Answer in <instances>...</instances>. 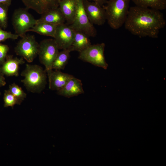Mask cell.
<instances>
[{"mask_svg":"<svg viewBox=\"0 0 166 166\" xmlns=\"http://www.w3.org/2000/svg\"><path fill=\"white\" fill-rule=\"evenodd\" d=\"M3 100L4 106L5 107H11L13 108L15 105H20L21 104L16 97L9 90L5 91Z\"/></svg>","mask_w":166,"mask_h":166,"instance_id":"22","label":"cell"},{"mask_svg":"<svg viewBox=\"0 0 166 166\" xmlns=\"http://www.w3.org/2000/svg\"><path fill=\"white\" fill-rule=\"evenodd\" d=\"M19 37L18 35L5 31L0 27V43L8 39H17Z\"/></svg>","mask_w":166,"mask_h":166,"instance_id":"24","label":"cell"},{"mask_svg":"<svg viewBox=\"0 0 166 166\" xmlns=\"http://www.w3.org/2000/svg\"><path fill=\"white\" fill-rule=\"evenodd\" d=\"M76 2L75 17L70 26L74 30L82 32L89 37L96 36L97 34L96 30L88 18L83 0H76Z\"/></svg>","mask_w":166,"mask_h":166,"instance_id":"7","label":"cell"},{"mask_svg":"<svg viewBox=\"0 0 166 166\" xmlns=\"http://www.w3.org/2000/svg\"><path fill=\"white\" fill-rule=\"evenodd\" d=\"M135 6L160 10L166 8V0H131Z\"/></svg>","mask_w":166,"mask_h":166,"instance_id":"20","label":"cell"},{"mask_svg":"<svg viewBox=\"0 0 166 166\" xmlns=\"http://www.w3.org/2000/svg\"><path fill=\"white\" fill-rule=\"evenodd\" d=\"M59 7L65 18L66 23L71 24L76 14V0H61L59 2Z\"/></svg>","mask_w":166,"mask_h":166,"instance_id":"16","label":"cell"},{"mask_svg":"<svg viewBox=\"0 0 166 166\" xmlns=\"http://www.w3.org/2000/svg\"><path fill=\"white\" fill-rule=\"evenodd\" d=\"M12 0H0V5L6 6L9 7L11 4Z\"/></svg>","mask_w":166,"mask_h":166,"instance_id":"28","label":"cell"},{"mask_svg":"<svg viewBox=\"0 0 166 166\" xmlns=\"http://www.w3.org/2000/svg\"><path fill=\"white\" fill-rule=\"evenodd\" d=\"M84 93L81 80L74 76L69 80L63 88L57 92L58 95L68 98Z\"/></svg>","mask_w":166,"mask_h":166,"instance_id":"14","label":"cell"},{"mask_svg":"<svg viewBox=\"0 0 166 166\" xmlns=\"http://www.w3.org/2000/svg\"><path fill=\"white\" fill-rule=\"evenodd\" d=\"M9 50V48L7 45L0 43V65L5 61Z\"/></svg>","mask_w":166,"mask_h":166,"instance_id":"25","label":"cell"},{"mask_svg":"<svg viewBox=\"0 0 166 166\" xmlns=\"http://www.w3.org/2000/svg\"><path fill=\"white\" fill-rule=\"evenodd\" d=\"M49 88L57 91L63 88L69 80L73 77L71 75L63 73L60 70H53L48 75Z\"/></svg>","mask_w":166,"mask_h":166,"instance_id":"13","label":"cell"},{"mask_svg":"<svg viewBox=\"0 0 166 166\" xmlns=\"http://www.w3.org/2000/svg\"><path fill=\"white\" fill-rule=\"evenodd\" d=\"M21 38L14 48V51L27 62H32L38 55L39 44L34 35L26 34Z\"/></svg>","mask_w":166,"mask_h":166,"instance_id":"6","label":"cell"},{"mask_svg":"<svg viewBox=\"0 0 166 166\" xmlns=\"http://www.w3.org/2000/svg\"><path fill=\"white\" fill-rule=\"evenodd\" d=\"M65 18L59 7L44 13L39 19H37V23L45 22L56 25L65 23Z\"/></svg>","mask_w":166,"mask_h":166,"instance_id":"15","label":"cell"},{"mask_svg":"<svg viewBox=\"0 0 166 166\" xmlns=\"http://www.w3.org/2000/svg\"><path fill=\"white\" fill-rule=\"evenodd\" d=\"M131 0H109L105 6L106 21L112 29L121 27L125 21L129 9Z\"/></svg>","mask_w":166,"mask_h":166,"instance_id":"3","label":"cell"},{"mask_svg":"<svg viewBox=\"0 0 166 166\" xmlns=\"http://www.w3.org/2000/svg\"><path fill=\"white\" fill-rule=\"evenodd\" d=\"M27 8H19L14 11L12 24L15 34L22 38L37 23V19L28 11Z\"/></svg>","mask_w":166,"mask_h":166,"instance_id":"4","label":"cell"},{"mask_svg":"<svg viewBox=\"0 0 166 166\" xmlns=\"http://www.w3.org/2000/svg\"><path fill=\"white\" fill-rule=\"evenodd\" d=\"M61 0H22L28 9H32L39 14L59 7Z\"/></svg>","mask_w":166,"mask_h":166,"instance_id":"11","label":"cell"},{"mask_svg":"<svg viewBox=\"0 0 166 166\" xmlns=\"http://www.w3.org/2000/svg\"><path fill=\"white\" fill-rule=\"evenodd\" d=\"M124 24L125 29L134 35L156 38L166 21L160 10L135 6L130 7Z\"/></svg>","mask_w":166,"mask_h":166,"instance_id":"1","label":"cell"},{"mask_svg":"<svg viewBox=\"0 0 166 166\" xmlns=\"http://www.w3.org/2000/svg\"><path fill=\"white\" fill-rule=\"evenodd\" d=\"M6 83L4 75L0 71V87L4 86Z\"/></svg>","mask_w":166,"mask_h":166,"instance_id":"26","label":"cell"},{"mask_svg":"<svg viewBox=\"0 0 166 166\" xmlns=\"http://www.w3.org/2000/svg\"><path fill=\"white\" fill-rule=\"evenodd\" d=\"M73 42L69 49L71 51H77L79 53L85 49L91 44L88 36L83 32L74 30Z\"/></svg>","mask_w":166,"mask_h":166,"instance_id":"17","label":"cell"},{"mask_svg":"<svg viewBox=\"0 0 166 166\" xmlns=\"http://www.w3.org/2000/svg\"><path fill=\"white\" fill-rule=\"evenodd\" d=\"M25 61L22 57L18 58L11 55H7L4 62L0 65V71L7 76L17 77L19 74V66Z\"/></svg>","mask_w":166,"mask_h":166,"instance_id":"12","label":"cell"},{"mask_svg":"<svg viewBox=\"0 0 166 166\" xmlns=\"http://www.w3.org/2000/svg\"><path fill=\"white\" fill-rule=\"evenodd\" d=\"M105 47L104 43L91 45L79 53L78 58L84 61L106 69L108 65L104 56Z\"/></svg>","mask_w":166,"mask_h":166,"instance_id":"8","label":"cell"},{"mask_svg":"<svg viewBox=\"0 0 166 166\" xmlns=\"http://www.w3.org/2000/svg\"><path fill=\"white\" fill-rule=\"evenodd\" d=\"M9 7L0 5V27L5 29L8 26V13Z\"/></svg>","mask_w":166,"mask_h":166,"instance_id":"23","label":"cell"},{"mask_svg":"<svg viewBox=\"0 0 166 166\" xmlns=\"http://www.w3.org/2000/svg\"></svg>","mask_w":166,"mask_h":166,"instance_id":"29","label":"cell"},{"mask_svg":"<svg viewBox=\"0 0 166 166\" xmlns=\"http://www.w3.org/2000/svg\"><path fill=\"white\" fill-rule=\"evenodd\" d=\"M57 26L45 22L37 23L29 31L54 38Z\"/></svg>","mask_w":166,"mask_h":166,"instance_id":"18","label":"cell"},{"mask_svg":"<svg viewBox=\"0 0 166 166\" xmlns=\"http://www.w3.org/2000/svg\"><path fill=\"white\" fill-rule=\"evenodd\" d=\"M89 1L94 2L100 5L103 6L107 3V0H87Z\"/></svg>","mask_w":166,"mask_h":166,"instance_id":"27","label":"cell"},{"mask_svg":"<svg viewBox=\"0 0 166 166\" xmlns=\"http://www.w3.org/2000/svg\"><path fill=\"white\" fill-rule=\"evenodd\" d=\"M74 30L66 23L57 25L53 38L59 49L69 48L73 42Z\"/></svg>","mask_w":166,"mask_h":166,"instance_id":"9","label":"cell"},{"mask_svg":"<svg viewBox=\"0 0 166 166\" xmlns=\"http://www.w3.org/2000/svg\"><path fill=\"white\" fill-rule=\"evenodd\" d=\"M54 39H45L39 44L38 55L40 62L44 65L47 75L51 72L53 63L59 51Z\"/></svg>","mask_w":166,"mask_h":166,"instance_id":"5","label":"cell"},{"mask_svg":"<svg viewBox=\"0 0 166 166\" xmlns=\"http://www.w3.org/2000/svg\"><path fill=\"white\" fill-rule=\"evenodd\" d=\"M21 75V80L27 90L32 93H40L45 88L47 74L45 70L39 65L27 64Z\"/></svg>","mask_w":166,"mask_h":166,"instance_id":"2","label":"cell"},{"mask_svg":"<svg viewBox=\"0 0 166 166\" xmlns=\"http://www.w3.org/2000/svg\"><path fill=\"white\" fill-rule=\"evenodd\" d=\"M71 52L69 49L59 52L53 63L52 69L59 70L64 69L69 59Z\"/></svg>","mask_w":166,"mask_h":166,"instance_id":"19","label":"cell"},{"mask_svg":"<svg viewBox=\"0 0 166 166\" xmlns=\"http://www.w3.org/2000/svg\"><path fill=\"white\" fill-rule=\"evenodd\" d=\"M8 90L21 103L26 97V94L22 88L14 83L9 85Z\"/></svg>","mask_w":166,"mask_h":166,"instance_id":"21","label":"cell"},{"mask_svg":"<svg viewBox=\"0 0 166 166\" xmlns=\"http://www.w3.org/2000/svg\"><path fill=\"white\" fill-rule=\"evenodd\" d=\"M85 9L90 22L101 26L106 21V12L103 6L93 2L83 0Z\"/></svg>","mask_w":166,"mask_h":166,"instance_id":"10","label":"cell"}]
</instances>
